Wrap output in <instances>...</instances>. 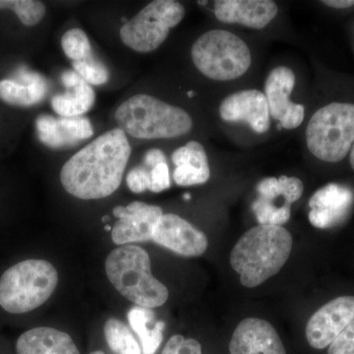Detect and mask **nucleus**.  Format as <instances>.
<instances>
[{
    "mask_svg": "<svg viewBox=\"0 0 354 354\" xmlns=\"http://www.w3.org/2000/svg\"><path fill=\"white\" fill-rule=\"evenodd\" d=\"M113 213L118 221L111 230V239L118 246L153 241L155 228L164 215L160 207L139 201L115 207Z\"/></svg>",
    "mask_w": 354,
    "mask_h": 354,
    "instance_id": "9d476101",
    "label": "nucleus"
},
{
    "mask_svg": "<svg viewBox=\"0 0 354 354\" xmlns=\"http://www.w3.org/2000/svg\"><path fill=\"white\" fill-rule=\"evenodd\" d=\"M183 198L185 200H190L191 199L190 194H185V195H184Z\"/></svg>",
    "mask_w": 354,
    "mask_h": 354,
    "instance_id": "c9c22d12",
    "label": "nucleus"
},
{
    "mask_svg": "<svg viewBox=\"0 0 354 354\" xmlns=\"http://www.w3.org/2000/svg\"><path fill=\"white\" fill-rule=\"evenodd\" d=\"M106 230H111V227H106Z\"/></svg>",
    "mask_w": 354,
    "mask_h": 354,
    "instance_id": "58836bf2",
    "label": "nucleus"
},
{
    "mask_svg": "<svg viewBox=\"0 0 354 354\" xmlns=\"http://www.w3.org/2000/svg\"><path fill=\"white\" fill-rule=\"evenodd\" d=\"M162 162H167V158L160 149H151L144 156L143 164L149 165V167H157Z\"/></svg>",
    "mask_w": 354,
    "mask_h": 354,
    "instance_id": "2f4dec72",
    "label": "nucleus"
},
{
    "mask_svg": "<svg viewBox=\"0 0 354 354\" xmlns=\"http://www.w3.org/2000/svg\"><path fill=\"white\" fill-rule=\"evenodd\" d=\"M10 9L26 26L41 22L46 12L44 2L38 0H0V10Z\"/></svg>",
    "mask_w": 354,
    "mask_h": 354,
    "instance_id": "a878e982",
    "label": "nucleus"
},
{
    "mask_svg": "<svg viewBox=\"0 0 354 354\" xmlns=\"http://www.w3.org/2000/svg\"><path fill=\"white\" fill-rule=\"evenodd\" d=\"M220 115L227 122H245L260 134L270 128L267 99L258 90L241 91L228 95L221 104Z\"/></svg>",
    "mask_w": 354,
    "mask_h": 354,
    "instance_id": "dca6fc26",
    "label": "nucleus"
},
{
    "mask_svg": "<svg viewBox=\"0 0 354 354\" xmlns=\"http://www.w3.org/2000/svg\"><path fill=\"white\" fill-rule=\"evenodd\" d=\"M353 201L351 188L341 184H328L310 198V223L321 230L335 227L348 215Z\"/></svg>",
    "mask_w": 354,
    "mask_h": 354,
    "instance_id": "2eb2a0df",
    "label": "nucleus"
},
{
    "mask_svg": "<svg viewBox=\"0 0 354 354\" xmlns=\"http://www.w3.org/2000/svg\"><path fill=\"white\" fill-rule=\"evenodd\" d=\"M354 319V297H339L317 310L307 323V342L312 348L330 346Z\"/></svg>",
    "mask_w": 354,
    "mask_h": 354,
    "instance_id": "9b49d317",
    "label": "nucleus"
},
{
    "mask_svg": "<svg viewBox=\"0 0 354 354\" xmlns=\"http://www.w3.org/2000/svg\"><path fill=\"white\" fill-rule=\"evenodd\" d=\"M171 160L176 167L174 180L178 186L204 184L211 176L206 151L199 142L190 141L176 149L172 153Z\"/></svg>",
    "mask_w": 354,
    "mask_h": 354,
    "instance_id": "aec40b11",
    "label": "nucleus"
},
{
    "mask_svg": "<svg viewBox=\"0 0 354 354\" xmlns=\"http://www.w3.org/2000/svg\"><path fill=\"white\" fill-rule=\"evenodd\" d=\"M304 186L297 177H268L257 185L258 198L252 211L263 225H283L290 218L291 205L304 194Z\"/></svg>",
    "mask_w": 354,
    "mask_h": 354,
    "instance_id": "1a4fd4ad",
    "label": "nucleus"
},
{
    "mask_svg": "<svg viewBox=\"0 0 354 354\" xmlns=\"http://www.w3.org/2000/svg\"><path fill=\"white\" fill-rule=\"evenodd\" d=\"M90 354H106L104 353H102L101 351H93V353H91Z\"/></svg>",
    "mask_w": 354,
    "mask_h": 354,
    "instance_id": "f704fd0d",
    "label": "nucleus"
},
{
    "mask_svg": "<svg viewBox=\"0 0 354 354\" xmlns=\"http://www.w3.org/2000/svg\"><path fill=\"white\" fill-rule=\"evenodd\" d=\"M171 187L169 165L162 162L151 169V192L160 193Z\"/></svg>",
    "mask_w": 354,
    "mask_h": 354,
    "instance_id": "7c9ffc66",
    "label": "nucleus"
},
{
    "mask_svg": "<svg viewBox=\"0 0 354 354\" xmlns=\"http://www.w3.org/2000/svg\"><path fill=\"white\" fill-rule=\"evenodd\" d=\"M16 354H80L66 333L50 327L26 330L15 344Z\"/></svg>",
    "mask_w": 354,
    "mask_h": 354,
    "instance_id": "6ab92c4d",
    "label": "nucleus"
},
{
    "mask_svg": "<svg viewBox=\"0 0 354 354\" xmlns=\"http://www.w3.org/2000/svg\"><path fill=\"white\" fill-rule=\"evenodd\" d=\"M19 80L0 81V100L16 106H35L48 95V85L43 76L34 72L21 71Z\"/></svg>",
    "mask_w": 354,
    "mask_h": 354,
    "instance_id": "412c9836",
    "label": "nucleus"
},
{
    "mask_svg": "<svg viewBox=\"0 0 354 354\" xmlns=\"http://www.w3.org/2000/svg\"><path fill=\"white\" fill-rule=\"evenodd\" d=\"M349 162H351V167H353V169L354 171V143L351 149V155H349Z\"/></svg>",
    "mask_w": 354,
    "mask_h": 354,
    "instance_id": "72a5a7b5",
    "label": "nucleus"
},
{
    "mask_svg": "<svg viewBox=\"0 0 354 354\" xmlns=\"http://www.w3.org/2000/svg\"><path fill=\"white\" fill-rule=\"evenodd\" d=\"M310 152L327 162H341L354 143V104L332 102L319 109L307 127Z\"/></svg>",
    "mask_w": 354,
    "mask_h": 354,
    "instance_id": "0eeeda50",
    "label": "nucleus"
},
{
    "mask_svg": "<svg viewBox=\"0 0 354 354\" xmlns=\"http://www.w3.org/2000/svg\"><path fill=\"white\" fill-rule=\"evenodd\" d=\"M230 354H286L276 329L263 319L247 318L235 328Z\"/></svg>",
    "mask_w": 354,
    "mask_h": 354,
    "instance_id": "4468645a",
    "label": "nucleus"
},
{
    "mask_svg": "<svg viewBox=\"0 0 354 354\" xmlns=\"http://www.w3.org/2000/svg\"><path fill=\"white\" fill-rule=\"evenodd\" d=\"M191 57L203 75L216 81L239 78L252 62L248 46L225 30H211L202 35L193 44Z\"/></svg>",
    "mask_w": 354,
    "mask_h": 354,
    "instance_id": "423d86ee",
    "label": "nucleus"
},
{
    "mask_svg": "<svg viewBox=\"0 0 354 354\" xmlns=\"http://www.w3.org/2000/svg\"><path fill=\"white\" fill-rule=\"evenodd\" d=\"M198 3L201 4V6H206L208 2L207 1H198Z\"/></svg>",
    "mask_w": 354,
    "mask_h": 354,
    "instance_id": "e433bc0d",
    "label": "nucleus"
},
{
    "mask_svg": "<svg viewBox=\"0 0 354 354\" xmlns=\"http://www.w3.org/2000/svg\"><path fill=\"white\" fill-rule=\"evenodd\" d=\"M292 249L290 232L281 225L252 227L242 235L230 253V265L241 285L259 286L281 271Z\"/></svg>",
    "mask_w": 354,
    "mask_h": 354,
    "instance_id": "f03ea898",
    "label": "nucleus"
},
{
    "mask_svg": "<svg viewBox=\"0 0 354 354\" xmlns=\"http://www.w3.org/2000/svg\"><path fill=\"white\" fill-rule=\"evenodd\" d=\"M153 241L185 257L202 255L208 247L206 235L174 214L162 216L155 228Z\"/></svg>",
    "mask_w": 354,
    "mask_h": 354,
    "instance_id": "ddd939ff",
    "label": "nucleus"
},
{
    "mask_svg": "<svg viewBox=\"0 0 354 354\" xmlns=\"http://www.w3.org/2000/svg\"><path fill=\"white\" fill-rule=\"evenodd\" d=\"M39 141L48 148L62 150L71 148L94 134V128L87 118H55L41 114L36 120Z\"/></svg>",
    "mask_w": 354,
    "mask_h": 354,
    "instance_id": "f3484780",
    "label": "nucleus"
},
{
    "mask_svg": "<svg viewBox=\"0 0 354 354\" xmlns=\"http://www.w3.org/2000/svg\"><path fill=\"white\" fill-rule=\"evenodd\" d=\"M114 120L125 134L138 139H171L193 127L189 113L152 95H133L116 109Z\"/></svg>",
    "mask_w": 354,
    "mask_h": 354,
    "instance_id": "7ed1b4c3",
    "label": "nucleus"
},
{
    "mask_svg": "<svg viewBox=\"0 0 354 354\" xmlns=\"http://www.w3.org/2000/svg\"><path fill=\"white\" fill-rule=\"evenodd\" d=\"M104 332L106 344L113 353L142 354L141 346L131 330L118 319H109L104 324Z\"/></svg>",
    "mask_w": 354,
    "mask_h": 354,
    "instance_id": "b1692460",
    "label": "nucleus"
},
{
    "mask_svg": "<svg viewBox=\"0 0 354 354\" xmlns=\"http://www.w3.org/2000/svg\"><path fill=\"white\" fill-rule=\"evenodd\" d=\"M127 316L132 330L139 335L142 354H155L162 344L165 324L160 321L152 326L155 314L145 307H133Z\"/></svg>",
    "mask_w": 354,
    "mask_h": 354,
    "instance_id": "5701e85b",
    "label": "nucleus"
},
{
    "mask_svg": "<svg viewBox=\"0 0 354 354\" xmlns=\"http://www.w3.org/2000/svg\"><path fill=\"white\" fill-rule=\"evenodd\" d=\"M184 15L185 8L180 2L155 0L122 26L121 41L137 53H152L164 44L171 28L178 25Z\"/></svg>",
    "mask_w": 354,
    "mask_h": 354,
    "instance_id": "6e6552de",
    "label": "nucleus"
},
{
    "mask_svg": "<svg viewBox=\"0 0 354 354\" xmlns=\"http://www.w3.org/2000/svg\"><path fill=\"white\" fill-rule=\"evenodd\" d=\"M153 167H149V165L142 164L132 169L127 176L128 188L136 194L150 190L151 169Z\"/></svg>",
    "mask_w": 354,
    "mask_h": 354,
    "instance_id": "cd10ccee",
    "label": "nucleus"
},
{
    "mask_svg": "<svg viewBox=\"0 0 354 354\" xmlns=\"http://www.w3.org/2000/svg\"><path fill=\"white\" fill-rule=\"evenodd\" d=\"M65 88L64 94L55 95L51 99V108L60 118L82 116L94 106V90L83 78L72 87Z\"/></svg>",
    "mask_w": 354,
    "mask_h": 354,
    "instance_id": "4be33fe9",
    "label": "nucleus"
},
{
    "mask_svg": "<svg viewBox=\"0 0 354 354\" xmlns=\"http://www.w3.org/2000/svg\"><path fill=\"white\" fill-rule=\"evenodd\" d=\"M214 12L221 22L260 30L276 17L278 6L271 0H216Z\"/></svg>",
    "mask_w": 354,
    "mask_h": 354,
    "instance_id": "a211bd4d",
    "label": "nucleus"
},
{
    "mask_svg": "<svg viewBox=\"0 0 354 354\" xmlns=\"http://www.w3.org/2000/svg\"><path fill=\"white\" fill-rule=\"evenodd\" d=\"M162 354H202V346L196 339L176 335L167 342Z\"/></svg>",
    "mask_w": 354,
    "mask_h": 354,
    "instance_id": "c85d7f7f",
    "label": "nucleus"
},
{
    "mask_svg": "<svg viewBox=\"0 0 354 354\" xmlns=\"http://www.w3.org/2000/svg\"><path fill=\"white\" fill-rule=\"evenodd\" d=\"M131 155V146L120 128L104 133L65 162L60 183L66 192L82 200L111 196L120 188Z\"/></svg>",
    "mask_w": 354,
    "mask_h": 354,
    "instance_id": "f257e3e1",
    "label": "nucleus"
},
{
    "mask_svg": "<svg viewBox=\"0 0 354 354\" xmlns=\"http://www.w3.org/2000/svg\"><path fill=\"white\" fill-rule=\"evenodd\" d=\"M295 84V73L285 66L272 69L265 84L270 115L285 129H295L304 120V106L290 101Z\"/></svg>",
    "mask_w": 354,
    "mask_h": 354,
    "instance_id": "f8f14e48",
    "label": "nucleus"
},
{
    "mask_svg": "<svg viewBox=\"0 0 354 354\" xmlns=\"http://www.w3.org/2000/svg\"><path fill=\"white\" fill-rule=\"evenodd\" d=\"M74 71L79 74L88 85L100 86L108 82L109 69L95 57L82 62H72Z\"/></svg>",
    "mask_w": 354,
    "mask_h": 354,
    "instance_id": "bb28decb",
    "label": "nucleus"
},
{
    "mask_svg": "<svg viewBox=\"0 0 354 354\" xmlns=\"http://www.w3.org/2000/svg\"><path fill=\"white\" fill-rule=\"evenodd\" d=\"M188 95H190V97H192V95H193V92H189V93H188Z\"/></svg>",
    "mask_w": 354,
    "mask_h": 354,
    "instance_id": "4c0bfd02",
    "label": "nucleus"
},
{
    "mask_svg": "<svg viewBox=\"0 0 354 354\" xmlns=\"http://www.w3.org/2000/svg\"><path fill=\"white\" fill-rule=\"evenodd\" d=\"M62 48L72 62H82L94 57L87 35L79 28H73L65 32L62 38Z\"/></svg>",
    "mask_w": 354,
    "mask_h": 354,
    "instance_id": "393cba45",
    "label": "nucleus"
},
{
    "mask_svg": "<svg viewBox=\"0 0 354 354\" xmlns=\"http://www.w3.org/2000/svg\"><path fill=\"white\" fill-rule=\"evenodd\" d=\"M325 6L335 9H346L354 6V0H324Z\"/></svg>",
    "mask_w": 354,
    "mask_h": 354,
    "instance_id": "473e14b6",
    "label": "nucleus"
},
{
    "mask_svg": "<svg viewBox=\"0 0 354 354\" xmlns=\"http://www.w3.org/2000/svg\"><path fill=\"white\" fill-rule=\"evenodd\" d=\"M57 283V269L48 261H21L0 277V307L14 315L29 313L50 299Z\"/></svg>",
    "mask_w": 354,
    "mask_h": 354,
    "instance_id": "39448f33",
    "label": "nucleus"
},
{
    "mask_svg": "<svg viewBox=\"0 0 354 354\" xmlns=\"http://www.w3.org/2000/svg\"><path fill=\"white\" fill-rule=\"evenodd\" d=\"M106 276L122 297L137 306L156 308L169 299V290L153 276L145 249L133 244L118 247L106 260Z\"/></svg>",
    "mask_w": 354,
    "mask_h": 354,
    "instance_id": "20e7f679",
    "label": "nucleus"
},
{
    "mask_svg": "<svg viewBox=\"0 0 354 354\" xmlns=\"http://www.w3.org/2000/svg\"><path fill=\"white\" fill-rule=\"evenodd\" d=\"M328 354H354V319L330 344Z\"/></svg>",
    "mask_w": 354,
    "mask_h": 354,
    "instance_id": "c756f323",
    "label": "nucleus"
}]
</instances>
